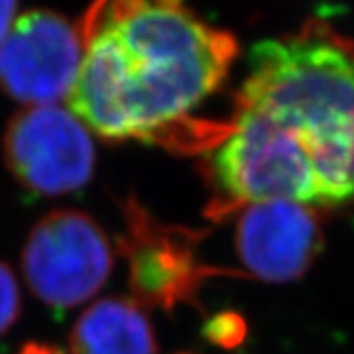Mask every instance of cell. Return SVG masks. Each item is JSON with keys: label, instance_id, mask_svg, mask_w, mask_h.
Wrapping results in <instances>:
<instances>
[{"label": "cell", "instance_id": "cell-5", "mask_svg": "<svg viewBox=\"0 0 354 354\" xmlns=\"http://www.w3.org/2000/svg\"><path fill=\"white\" fill-rule=\"evenodd\" d=\"M4 158L30 193L55 197L85 187L95 169V146L75 114L57 104L26 106L4 134Z\"/></svg>", "mask_w": 354, "mask_h": 354}, {"label": "cell", "instance_id": "cell-11", "mask_svg": "<svg viewBox=\"0 0 354 354\" xmlns=\"http://www.w3.org/2000/svg\"><path fill=\"white\" fill-rule=\"evenodd\" d=\"M18 8V0H0V41L6 38L8 30L12 28Z\"/></svg>", "mask_w": 354, "mask_h": 354}, {"label": "cell", "instance_id": "cell-4", "mask_svg": "<svg viewBox=\"0 0 354 354\" xmlns=\"http://www.w3.org/2000/svg\"><path fill=\"white\" fill-rule=\"evenodd\" d=\"M122 215L118 252L127 258L128 283L140 307L171 311L179 304L195 305L203 281L225 274L199 262L195 230L167 227L134 197L122 203Z\"/></svg>", "mask_w": 354, "mask_h": 354}, {"label": "cell", "instance_id": "cell-7", "mask_svg": "<svg viewBox=\"0 0 354 354\" xmlns=\"http://www.w3.org/2000/svg\"><path fill=\"white\" fill-rule=\"evenodd\" d=\"M323 242L319 209L270 199L241 211L236 250L256 278L276 283L301 278L323 250Z\"/></svg>", "mask_w": 354, "mask_h": 354}, {"label": "cell", "instance_id": "cell-3", "mask_svg": "<svg viewBox=\"0 0 354 354\" xmlns=\"http://www.w3.org/2000/svg\"><path fill=\"white\" fill-rule=\"evenodd\" d=\"M22 268L38 299L55 311H67L85 304L106 283L113 248L93 216L59 209L32 228Z\"/></svg>", "mask_w": 354, "mask_h": 354}, {"label": "cell", "instance_id": "cell-2", "mask_svg": "<svg viewBox=\"0 0 354 354\" xmlns=\"http://www.w3.org/2000/svg\"><path fill=\"white\" fill-rule=\"evenodd\" d=\"M83 62L67 101L106 142L142 140L197 152L191 111L227 79L239 41L185 0H93L79 22Z\"/></svg>", "mask_w": 354, "mask_h": 354}, {"label": "cell", "instance_id": "cell-8", "mask_svg": "<svg viewBox=\"0 0 354 354\" xmlns=\"http://www.w3.org/2000/svg\"><path fill=\"white\" fill-rule=\"evenodd\" d=\"M71 354H156L148 317L134 299L104 297L77 319Z\"/></svg>", "mask_w": 354, "mask_h": 354}, {"label": "cell", "instance_id": "cell-9", "mask_svg": "<svg viewBox=\"0 0 354 354\" xmlns=\"http://www.w3.org/2000/svg\"><path fill=\"white\" fill-rule=\"evenodd\" d=\"M22 301H20V288L14 272L0 262V337L12 329V325L20 317Z\"/></svg>", "mask_w": 354, "mask_h": 354}, {"label": "cell", "instance_id": "cell-1", "mask_svg": "<svg viewBox=\"0 0 354 354\" xmlns=\"http://www.w3.org/2000/svg\"><path fill=\"white\" fill-rule=\"evenodd\" d=\"M201 174L213 221L270 199L319 211L354 203V39L311 18L256 44Z\"/></svg>", "mask_w": 354, "mask_h": 354}, {"label": "cell", "instance_id": "cell-10", "mask_svg": "<svg viewBox=\"0 0 354 354\" xmlns=\"http://www.w3.org/2000/svg\"><path fill=\"white\" fill-rule=\"evenodd\" d=\"M244 335H246V323L236 313H221L213 317V321H209V325L205 327V337L225 348L241 344Z\"/></svg>", "mask_w": 354, "mask_h": 354}, {"label": "cell", "instance_id": "cell-12", "mask_svg": "<svg viewBox=\"0 0 354 354\" xmlns=\"http://www.w3.org/2000/svg\"><path fill=\"white\" fill-rule=\"evenodd\" d=\"M18 354H64V353H62V351H57V348H55V346H51V344H44V342H26Z\"/></svg>", "mask_w": 354, "mask_h": 354}, {"label": "cell", "instance_id": "cell-6", "mask_svg": "<svg viewBox=\"0 0 354 354\" xmlns=\"http://www.w3.org/2000/svg\"><path fill=\"white\" fill-rule=\"evenodd\" d=\"M83 62L79 26L51 10H30L0 41V88L28 106L67 99Z\"/></svg>", "mask_w": 354, "mask_h": 354}]
</instances>
